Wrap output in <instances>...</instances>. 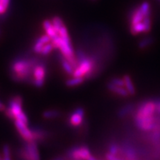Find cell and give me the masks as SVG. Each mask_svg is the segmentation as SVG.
<instances>
[{
	"instance_id": "obj_1",
	"label": "cell",
	"mask_w": 160,
	"mask_h": 160,
	"mask_svg": "<svg viewBox=\"0 0 160 160\" xmlns=\"http://www.w3.org/2000/svg\"><path fill=\"white\" fill-rule=\"evenodd\" d=\"M41 61L42 59L28 56L17 57L10 65V76L12 80L18 83L31 84L33 68Z\"/></svg>"
},
{
	"instance_id": "obj_2",
	"label": "cell",
	"mask_w": 160,
	"mask_h": 160,
	"mask_svg": "<svg viewBox=\"0 0 160 160\" xmlns=\"http://www.w3.org/2000/svg\"><path fill=\"white\" fill-rule=\"evenodd\" d=\"M156 102L145 101L140 105L134 116L135 125L139 130L151 131L154 125Z\"/></svg>"
},
{
	"instance_id": "obj_3",
	"label": "cell",
	"mask_w": 160,
	"mask_h": 160,
	"mask_svg": "<svg viewBox=\"0 0 160 160\" xmlns=\"http://www.w3.org/2000/svg\"><path fill=\"white\" fill-rule=\"evenodd\" d=\"M48 75V68L45 62L42 60L40 62L35 65L32 73L31 85L37 88H42L45 85L46 78Z\"/></svg>"
},
{
	"instance_id": "obj_4",
	"label": "cell",
	"mask_w": 160,
	"mask_h": 160,
	"mask_svg": "<svg viewBox=\"0 0 160 160\" xmlns=\"http://www.w3.org/2000/svg\"><path fill=\"white\" fill-rule=\"evenodd\" d=\"M18 156L21 160H40L37 142L35 140L25 142L22 147L19 150Z\"/></svg>"
},
{
	"instance_id": "obj_5",
	"label": "cell",
	"mask_w": 160,
	"mask_h": 160,
	"mask_svg": "<svg viewBox=\"0 0 160 160\" xmlns=\"http://www.w3.org/2000/svg\"><path fill=\"white\" fill-rule=\"evenodd\" d=\"M22 111H24L23 98L20 95H15L9 99L8 105L4 112L6 117L13 121L16 116Z\"/></svg>"
},
{
	"instance_id": "obj_6",
	"label": "cell",
	"mask_w": 160,
	"mask_h": 160,
	"mask_svg": "<svg viewBox=\"0 0 160 160\" xmlns=\"http://www.w3.org/2000/svg\"><path fill=\"white\" fill-rule=\"evenodd\" d=\"M91 155L90 150L86 146L72 148L68 152V157L72 160H87Z\"/></svg>"
},
{
	"instance_id": "obj_7",
	"label": "cell",
	"mask_w": 160,
	"mask_h": 160,
	"mask_svg": "<svg viewBox=\"0 0 160 160\" xmlns=\"http://www.w3.org/2000/svg\"><path fill=\"white\" fill-rule=\"evenodd\" d=\"M14 126L19 135L22 138L25 142H29L34 140L33 133H32L31 129L28 127V125H26L25 123L19 121L18 119L13 120Z\"/></svg>"
},
{
	"instance_id": "obj_8",
	"label": "cell",
	"mask_w": 160,
	"mask_h": 160,
	"mask_svg": "<svg viewBox=\"0 0 160 160\" xmlns=\"http://www.w3.org/2000/svg\"><path fill=\"white\" fill-rule=\"evenodd\" d=\"M85 117V110L83 108L78 107L72 111L68 117V124L72 127H79L83 124Z\"/></svg>"
},
{
	"instance_id": "obj_9",
	"label": "cell",
	"mask_w": 160,
	"mask_h": 160,
	"mask_svg": "<svg viewBox=\"0 0 160 160\" xmlns=\"http://www.w3.org/2000/svg\"><path fill=\"white\" fill-rule=\"evenodd\" d=\"M51 39L46 33L44 35L40 36L39 37H38L35 40L34 42H33V46H32V51L36 54H40L44 45L51 42Z\"/></svg>"
},
{
	"instance_id": "obj_10",
	"label": "cell",
	"mask_w": 160,
	"mask_h": 160,
	"mask_svg": "<svg viewBox=\"0 0 160 160\" xmlns=\"http://www.w3.org/2000/svg\"><path fill=\"white\" fill-rule=\"evenodd\" d=\"M31 129L32 133H33L34 140L37 143L44 142L48 136V131L42 128L41 127H39V126H33V127L31 128Z\"/></svg>"
},
{
	"instance_id": "obj_11",
	"label": "cell",
	"mask_w": 160,
	"mask_h": 160,
	"mask_svg": "<svg viewBox=\"0 0 160 160\" xmlns=\"http://www.w3.org/2000/svg\"><path fill=\"white\" fill-rule=\"evenodd\" d=\"M107 88L111 93L119 96V97H128L130 96L128 91H127V89L125 88V87H119V86L113 85V84L111 83L110 82L107 83Z\"/></svg>"
},
{
	"instance_id": "obj_12",
	"label": "cell",
	"mask_w": 160,
	"mask_h": 160,
	"mask_svg": "<svg viewBox=\"0 0 160 160\" xmlns=\"http://www.w3.org/2000/svg\"><path fill=\"white\" fill-rule=\"evenodd\" d=\"M42 26L43 28L45 30V33L48 37L51 38V39H53V37H55L56 36L58 35V33L56 31V30L53 27V24L51 22V20L49 19H45L42 22Z\"/></svg>"
},
{
	"instance_id": "obj_13",
	"label": "cell",
	"mask_w": 160,
	"mask_h": 160,
	"mask_svg": "<svg viewBox=\"0 0 160 160\" xmlns=\"http://www.w3.org/2000/svg\"><path fill=\"white\" fill-rule=\"evenodd\" d=\"M59 59L60 64H61V66L62 68V69L64 70V71H65L68 75L72 76V74H73V70L74 69H73V66L71 65V64L61 54V53H60Z\"/></svg>"
},
{
	"instance_id": "obj_14",
	"label": "cell",
	"mask_w": 160,
	"mask_h": 160,
	"mask_svg": "<svg viewBox=\"0 0 160 160\" xmlns=\"http://www.w3.org/2000/svg\"><path fill=\"white\" fill-rule=\"evenodd\" d=\"M124 82H125V87L128 91L130 96H133L136 94V89L133 85V81H132L131 77L129 75H125L123 77Z\"/></svg>"
},
{
	"instance_id": "obj_15",
	"label": "cell",
	"mask_w": 160,
	"mask_h": 160,
	"mask_svg": "<svg viewBox=\"0 0 160 160\" xmlns=\"http://www.w3.org/2000/svg\"><path fill=\"white\" fill-rule=\"evenodd\" d=\"M85 79L84 77H73L71 78L66 80L65 85L68 87L71 88V87H76L79 85H82L84 82H85Z\"/></svg>"
},
{
	"instance_id": "obj_16",
	"label": "cell",
	"mask_w": 160,
	"mask_h": 160,
	"mask_svg": "<svg viewBox=\"0 0 160 160\" xmlns=\"http://www.w3.org/2000/svg\"><path fill=\"white\" fill-rule=\"evenodd\" d=\"M60 114H61V113L59 111L51 109L44 111L42 113V117L45 119H53L59 117Z\"/></svg>"
},
{
	"instance_id": "obj_17",
	"label": "cell",
	"mask_w": 160,
	"mask_h": 160,
	"mask_svg": "<svg viewBox=\"0 0 160 160\" xmlns=\"http://www.w3.org/2000/svg\"><path fill=\"white\" fill-rule=\"evenodd\" d=\"M53 50H54L53 45H52L51 42H49L44 45L42 49L41 53H40V55L42 56V57H47V56H48L50 53L53 51Z\"/></svg>"
},
{
	"instance_id": "obj_18",
	"label": "cell",
	"mask_w": 160,
	"mask_h": 160,
	"mask_svg": "<svg viewBox=\"0 0 160 160\" xmlns=\"http://www.w3.org/2000/svg\"><path fill=\"white\" fill-rule=\"evenodd\" d=\"M51 22L53 24V27H54V28L57 33H58V31H59V30L61 28L62 26L65 25V24H64L63 20L59 17H53V19H51Z\"/></svg>"
},
{
	"instance_id": "obj_19",
	"label": "cell",
	"mask_w": 160,
	"mask_h": 160,
	"mask_svg": "<svg viewBox=\"0 0 160 160\" xmlns=\"http://www.w3.org/2000/svg\"><path fill=\"white\" fill-rule=\"evenodd\" d=\"M3 157L2 160H12L11 159V150L8 145H5L2 148Z\"/></svg>"
},
{
	"instance_id": "obj_20",
	"label": "cell",
	"mask_w": 160,
	"mask_h": 160,
	"mask_svg": "<svg viewBox=\"0 0 160 160\" xmlns=\"http://www.w3.org/2000/svg\"><path fill=\"white\" fill-rule=\"evenodd\" d=\"M153 39L151 37L145 38V39H143L142 40H141V41L139 42V45L138 46H139L140 49H144L145 48L148 47L150 45H151V44L153 43Z\"/></svg>"
},
{
	"instance_id": "obj_21",
	"label": "cell",
	"mask_w": 160,
	"mask_h": 160,
	"mask_svg": "<svg viewBox=\"0 0 160 160\" xmlns=\"http://www.w3.org/2000/svg\"><path fill=\"white\" fill-rule=\"evenodd\" d=\"M15 119L19 120V121H21V122H22L25 123L26 125H29L28 117V116L26 115V113H25V111H22V112H20L19 113H18V114L16 116Z\"/></svg>"
},
{
	"instance_id": "obj_22",
	"label": "cell",
	"mask_w": 160,
	"mask_h": 160,
	"mask_svg": "<svg viewBox=\"0 0 160 160\" xmlns=\"http://www.w3.org/2000/svg\"><path fill=\"white\" fill-rule=\"evenodd\" d=\"M131 105H127V106H125V107H123L122 108H121L119 110V113H118V116H119V117H125L128 114V113H129L131 111Z\"/></svg>"
},
{
	"instance_id": "obj_23",
	"label": "cell",
	"mask_w": 160,
	"mask_h": 160,
	"mask_svg": "<svg viewBox=\"0 0 160 160\" xmlns=\"http://www.w3.org/2000/svg\"><path fill=\"white\" fill-rule=\"evenodd\" d=\"M110 82L115 85L119 86V87H125V82H124L123 79H120V78H113L110 80Z\"/></svg>"
},
{
	"instance_id": "obj_24",
	"label": "cell",
	"mask_w": 160,
	"mask_h": 160,
	"mask_svg": "<svg viewBox=\"0 0 160 160\" xmlns=\"http://www.w3.org/2000/svg\"><path fill=\"white\" fill-rule=\"evenodd\" d=\"M119 151V146L116 143H112L109 146V153L113 155H117Z\"/></svg>"
},
{
	"instance_id": "obj_25",
	"label": "cell",
	"mask_w": 160,
	"mask_h": 160,
	"mask_svg": "<svg viewBox=\"0 0 160 160\" xmlns=\"http://www.w3.org/2000/svg\"><path fill=\"white\" fill-rule=\"evenodd\" d=\"M10 1L11 0H0V5L3 8L5 11H7L8 8Z\"/></svg>"
},
{
	"instance_id": "obj_26",
	"label": "cell",
	"mask_w": 160,
	"mask_h": 160,
	"mask_svg": "<svg viewBox=\"0 0 160 160\" xmlns=\"http://www.w3.org/2000/svg\"><path fill=\"white\" fill-rule=\"evenodd\" d=\"M106 159H107V160H121L119 157H117V155L111 154L110 153L106 154Z\"/></svg>"
},
{
	"instance_id": "obj_27",
	"label": "cell",
	"mask_w": 160,
	"mask_h": 160,
	"mask_svg": "<svg viewBox=\"0 0 160 160\" xmlns=\"http://www.w3.org/2000/svg\"><path fill=\"white\" fill-rule=\"evenodd\" d=\"M5 12H6L5 10L2 7L1 5H0V15H1V14H3V13H5Z\"/></svg>"
},
{
	"instance_id": "obj_28",
	"label": "cell",
	"mask_w": 160,
	"mask_h": 160,
	"mask_svg": "<svg viewBox=\"0 0 160 160\" xmlns=\"http://www.w3.org/2000/svg\"><path fill=\"white\" fill-rule=\"evenodd\" d=\"M87 160H97V158H95L94 157H93V156L91 155V156H90V157H89L88 159Z\"/></svg>"
},
{
	"instance_id": "obj_29",
	"label": "cell",
	"mask_w": 160,
	"mask_h": 160,
	"mask_svg": "<svg viewBox=\"0 0 160 160\" xmlns=\"http://www.w3.org/2000/svg\"><path fill=\"white\" fill-rule=\"evenodd\" d=\"M53 160H65L63 157H57L55 158V159H53Z\"/></svg>"
},
{
	"instance_id": "obj_30",
	"label": "cell",
	"mask_w": 160,
	"mask_h": 160,
	"mask_svg": "<svg viewBox=\"0 0 160 160\" xmlns=\"http://www.w3.org/2000/svg\"><path fill=\"white\" fill-rule=\"evenodd\" d=\"M1 36H2V30L0 29V37H1Z\"/></svg>"
},
{
	"instance_id": "obj_31",
	"label": "cell",
	"mask_w": 160,
	"mask_h": 160,
	"mask_svg": "<svg viewBox=\"0 0 160 160\" xmlns=\"http://www.w3.org/2000/svg\"><path fill=\"white\" fill-rule=\"evenodd\" d=\"M0 160H2V159H1V158H0Z\"/></svg>"
}]
</instances>
